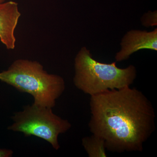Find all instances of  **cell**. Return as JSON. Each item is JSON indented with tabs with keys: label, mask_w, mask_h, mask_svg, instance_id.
I'll use <instances>...</instances> for the list:
<instances>
[{
	"label": "cell",
	"mask_w": 157,
	"mask_h": 157,
	"mask_svg": "<svg viewBox=\"0 0 157 157\" xmlns=\"http://www.w3.org/2000/svg\"><path fill=\"white\" fill-rule=\"evenodd\" d=\"M82 144L89 157H107L105 141L98 135L92 134L83 137Z\"/></svg>",
	"instance_id": "7"
},
{
	"label": "cell",
	"mask_w": 157,
	"mask_h": 157,
	"mask_svg": "<svg viewBox=\"0 0 157 157\" xmlns=\"http://www.w3.org/2000/svg\"><path fill=\"white\" fill-rule=\"evenodd\" d=\"M13 151L11 150L0 149V157H11Z\"/></svg>",
	"instance_id": "9"
},
{
	"label": "cell",
	"mask_w": 157,
	"mask_h": 157,
	"mask_svg": "<svg viewBox=\"0 0 157 157\" xmlns=\"http://www.w3.org/2000/svg\"><path fill=\"white\" fill-rule=\"evenodd\" d=\"M121 45V50L116 55V62L126 60L132 54L141 49L157 51V29L150 32L146 31H130L124 36Z\"/></svg>",
	"instance_id": "5"
},
{
	"label": "cell",
	"mask_w": 157,
	"mask_h": 157,
	"mask_svg": "<svg viewBox=\"0 0 157 157\" xmlns=\"http://www.w3.org/2000/svg\"><path fill=\"white\" fill-rule=\"evenodd\" d=\"M74 66L75 86L90 96L108 90L128 87L134 82L137 73L133 65L121 69L118 67L116 62L107 64L98 62L85 47L78 52Z\"/></svg>",
	"instance_id": "3"
},
{
	"label": "cell",
	"mask_w": 157,
	"mask_h": 157,
	"mask_svg": "<svg viewBox=\"0 0 157 157\" xmlns=\"http://www.w3.org/2000/svg\"><path fill=\"white\" fill-rule=\"evenodd\" d=\"M89 127L112 152L142 151L155 129V109L140 91L130 86L90 96Z\"/></svg>",
	"instance_id": "1"
},
{
	"label": "cell",
	"mask_w": 157,
	"mask_h": 157,
	"mask_svg": "<svg viewBox=\"0 0 157 157\" xmlns=\"http://www.w3.org/2000/svg\"><path fill=\"white\" fill-rule=\"evenodd\" d=\"M157 16L156 11L153 12L149 11L148 13L144 15L141 19L143 25L146 27L157 25Z\"/></svg>",
	"instance_id": "8"
},
{
	"label": "cell",
	"mask_w": 157,
	"mask_h": 157,
	"mask_svg": "<svg viewBox=\"0 0 157 157\" xmlns=\"http://www.w3.org/2000/svg\"><path fill=\"white\" fill-rule=\"evenodd\" d=\"M0 80L33 97L34 104L53 108L65 90L61 76L49 74L36 61L19 59L0 73Z\"/></svg>",
	"instance_id": "2"
},
{
	"label": "cell",
	"mask_w": 157,
	"mask_h": 157,
	"mask_svg": "<svg viewBox=\"0 0 157 157\" xmlns=\"http://www.w3.org/2000/svg\"><path fill=\"white\" fill-rule=\"evenodd\" d=\"M20 16L17 3L13 1L0 3V40L7 49L15 48L14 31Z\"/></svg>",
	"instance_id": "6"
},
{
	"label": "cell",
	"mask_w": 157,
	"mask_h": 157,
	"mask_svg": "<svg viewBox=\"0 0 157 157\" xmlns=\"http://www.w3.org/2000/svg\"><path fill=\"white\" fill-rule=\"evenodd\" d=\"M6 0H0V3H2L4 2H5Z\"/></svg>",
	"instance_id": "10"
},
{
	"label": "cell",
	"mask_w": 157,
	"mask_h": 157,
	"mask_svg": "<svg viewBox=\"0 0 157 157\" xmlns=\"http://www.w3.org/2000/svg\"><path fill=\"white\" fill-rule=\"evenodd\" d=\"M52 109L34 104L26 105L22 111L15 113L12 117L13 123L8 129L21 132L25 136L39 137L58 150L60 148L59 135L70 130L71 124L55 114Z\"/></svg>",
	"instance_id": "4"
}]
</instances>
